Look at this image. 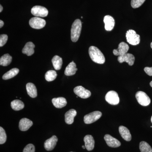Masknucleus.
<instances>
[{"instance_id": "nucleus-1", "label": "nucleus", "mask_w": 152, "mask_h": 152, "mask_svg": "<svg viewBox=\"0 0 152 152\" xmlns=\"http://www.w3.org/2000/svg\"><path fill=\"white\" fill-rule=\"evenodd\" d=\"M89 54L93 61L99 64H103L105 61L104 56L97 47L91 46L89 49Z\"/></svg>"}, {"instance_id": "nucleus-2", "label": "nucleus", "mask_w": 152, "mask_h": 152, "mask_svg": "<svg viewBox=\"0 0 152 152\" xmlns=\"http://www.w3.org/2000/svg\"><path fill=\"white\" fill-rule=\"evenodd\" d=\"M82 27L81 21L80 19H77L72 25L71 31V40L73 42H77L78 40L80 35Z\"/></svg>"}, {"instance_id": "nucleus-3", "label": "nucleus", "mask_w": 152, "mask_h": 152, "mask_svg": "<svg viewBox=\"0 0 152 152\" xmlns=\"http://www.w3.org/2000/svg\"><path fill=\"white\" fill-rule=\"evenodd\" d=\"M126 38L128 42L132 45H138L140 41V36L133 30H129L127 31Z\"/></svg>"}, {"instance_id": "nucleus-4", "label": "nucleus", "mask_w": 152, "mask_h": 152, "mask_svg": "<svg viewBox=\"0 0 152 152\" xmlns=\"http://www.w3.org/2000/svg\"><path fill=\"white\" fill-rule=\"evenodd\" d=\"M135 97L138 102L141 105L147 106L151 103V100L149 97L145 93L140 91L136 93Z\"/></svg>"}, {"instance_id": "nucleus-5", "label": "nucleus", "mask_w": 152, "mask_h": 152, "mask_svg": "<svg viewBox=\"0 0 152 152\" xmlns=\"http://www.w3.org/2000/svg\"><path fill=\"white\" fill-rule=\"evenodd\" d=\"M29 23L30 26L33 28L40 29L45 26L46 22L44 19L38 17H34L30 19Z\"/></svg>"}, {"instance_id": "nucleus-6", "label": "nucleus", "mask_w": 152, "mask_h": 152, "mask_svg": "<svg viewBox=\"0 0 152 152\" xmlns=\"http://www.w3.org/2000/svg\"><path fill=\"white\" fill-rule=\"evenodd\" d=\"M102 116V113L101 112L94 111L86 115L84 117V121L85 124H91L96 122Z\"/></svg>"}, {"instance_id": "nucleus-7", "label": "nucleus", "mask_w": 152, "mask_h": 152, "mask_svg": "<svg viewBox=\"0 0 152 152\" xmlns=\"http://www.w3.org/2000/svg\"><path fill=\"white\" fill-rule=\"evenodd\" d=\"M105 100L109 104L114 105L118 104L120 102L118 93L113 91H110L106 94Z\"/></svg>"}, {"instance_id": "nucleus-8", "label": "nucleus", "mask_w": 152, "mask_h": 152, "mask_svg": "<svg viewBox=\"0 0 152 152\" xmlns=\"http://www.w3.org/2000/svg\"><path fill=\"white\" fill-rule=\"evenodd\" d=\"M31 12L36 17L44 18L48 16V11L45 7L40 6H35L32 8Z\"/></svg>"}, {"instance_id": "nucleus-9", "label": "nucleus", "mask_w": 152, "mask_h": 152, "mask_svg": "<svg viewBox=\"0 0 152 152\" xmlns=\"http://www.w3.org/2000/svg\"><path fill=\"white\" fill-rule=\"evenodd\" d=\"M74 92L78 96L82 99H87L90 97L91 95L90 91L86 89L82 86L76 87L74 88Z\"/></svg>"}, {"instance_id": "nucleus-10", "label": "nucleus", "mask_w": 152, "mask_h": 152, "mask_svg": "<svg viewBox=\"0 0 152 152\" xmlns=\"http://www.w3.org/2000/svg\"><path fill=\"white\" fill-rule=\"evenodd\" d=\"M129 47L127 44L122 42L119 45L118 48L113 50L114 55L116 56H121L127 53Z\"/></svg>"}, {"instance_id": "nucleus-11", "label": "nucleus", "mask_w": 152, "mask_h": 152, "mask_svg": "<svg viewBox=\"0 0 152 152\" xmlns=\"http://www.w3.org/2000/svg\"><path fill=\"white\" fill-rule=\"evenodd\" d=\"M118 60L120 63L126 62L129 64V65L131 66H132L134 63L135 57L132 54L127 53L122 56H119Z\"/></svg>"}, {"instance_id": "nucleus-12", "label": "nucleus", "mask_w": 152, "mask_h": 152, "mask_svg": "<svg viewBox=\"0 0 152 152\" xmlns=\"http://www.w3.org/2000/svg\"><path fill=\"white\" fill-rule=\"evenodd\" d=\"M104 139L106 143L109 147L111 148H118L121 145V142L115 138L113 137L109 134H106L104 137Z\"/></svg>"}, {"instance_id": "nucleus-13", "label": "nucleus", "mask_w": 152, "mask_h": 152, "mask_svg": "<svg viewBox=\"0 0 152 152\" xmlns=\"http://www.w3.org/2000/svg\"><path fill=\"white\" fill-rule=\"evenodd\" d=\"M58 141V139L56 136H52L51 137L48 139L44 143L45 149L48 151H51L53 150L56 146Z\"/></svg>"}, {"instance_id": "nucleus-14", "label": "nucleus", "mask_w": 152, "mask_h": 152, "mask_svg": "<svg viewBox=\"0 0 152 152\" xmlns=\"http://www.w3.org/2000/svg\"><path fill=\"white\" fill-rule=\"evenodd\" d=\"M33 124V122L26 118H23L20 120L19 127L20 130L25 132L27 131Z\"/></svg>"}, {"instance_id": "nucleus-15", "label": "nucleus", "mask_w": 152, "mask_h": 152, "mask_svg": "<svg viewBox=\"0 0 152 152\" xmlns=\"http://www.w3.org/2000/svg\"><path fill=\"white\" fill-rule=\"evenodd\" d=\"M105 23V29L107 31H111L115 26V20L110 15H106L104 19Z\"/></svg>"}, {"instance_id": "nucleus-16", "label": "nucleus", "mask_w": 152, "mask_h": 152, "mask_svg": "<svg viewBox=\"0 0 152 152\" xmlns=\"http://www.w3.org/2000/svg\"><path fill=\"white\" fill-rule=\"evenodd\" d=\"M85 146L88 151H92L94 148L95 141L94 138L91 135H87L84 138Z\"/></svg>"}, {"instance_id": "nucleus-17", "label": "nucleus", "mask_w": 152, "mask_h": 152, "mask_svg": "<svg viewBox=\"0 0 152 152\" xmlns=\"http://www.w3.org/2000/svg\"><path fill=\"white\" fill-rule=\"evenodd\" d=\"M119 131L122 137L126 141H130L132 140V135L128 129L124 126H120Z\"/></svg>"}, {"instance_id": "nucleus-18", "label": "nucleus", "mask_w": 152, "mask_h": 152, "mask_svg": "<svg viewBox=\"0 0 152 152\" xmlns=\"http://www.w3.org/2000/svg\"><path fill=\"white\" fill-rule=\"evenodd\" d=\"M77 112L74 109H71L66 113L65 122L67 124L70 125L74 122V118L77 115Z\"/></svg>"}, {"instance_id": "nucleus-19", "label": "nucleus", "mask_w": 152, "mask_h": 152, "mask_svg": "<svg viewBox=\"0 0 152 152\" xmlns=\"http://www.w3.org/2000/svg\"><path fill=\"white\" fill-rule=\"evenodd\" d=\"M52 103L57 108H62L67 104V101L64 97L55 98L52 99Z\"/></svg>"}, {"instance_id": "nucleus-20", "label": "nucleus", "mask_w": 152, "mask_h": 152, "mask_svg": "<svg viewBox=\"0 0 152 152\" xmlns=\"http://www.w3.org/2000/svg\"><path fill=\"white\" fill-rule=\"evenodd\" d=\"M35 45L32 42H28L25 45L22 50V53L28 56H31L34 53Z\"/></svg>"}, {"instance_id": "nucleus-21", "label": "nucleus", "mask_w": 152, "mask_h": 152, "mask_svg": "<svg viewBox=\"0 0 152 152\" xmlns=\"http://www.w3.org/2000/svg\"><path fill=\"white\" fill-rule=\"evenodd\" d=\"M26 88L28 95L31 97L32 98L37 97V88L34 84L32 83H28L27 84Z\"/></svg>"}, {"instance_id": "nucleus-22", "label": "nucleus", "mask_w": 152, "mask_h": 152, "mask_svg": "<svg viewBox=\"0 0 152 152\" xmlns=\"http://www.w3.org/2000/svg\"><path fill=\"white\" fill-rule=\"evenodd\" d=\"M77 70V69L76 67L75 63L74 61H72L66 67L65 71V75L68 76L74 75L75 74Z\"/></svg>"}, {"instance_id": "nucleus-23", "label": "nucleus", "mask_w": 152, "mask_h": 152, "mask_svg": "<svg viewBox=\"0 0 152 152\" xmlns=\"http://www.w3.org/2000/svg\"><path fill=\"white\" fill-rule=\"evenodd\" d=\"M53 66L55 69L59 70L61 69L63 64V60L58 56H55L52 60Z\"/></svg>"}, {"instance_id": "nucleus-24", "label": "nucleus", "mask_w": 152, "mask_h": 152, "mask_svg": "<svg viewBox=\"0 0 152 152\" xmlns=\"http://www.w3.org/2000/svg\"><path fill=\"white\" fill-rule=\"evenodd\" d=\"M12 109L15 111H19L24 107V104L22 101L20 100H15L12 101L11 103Z\"/></svg>"}, {"instance_id": "nucleus-25", "label": "nucleus", "mask_w": 152, "mask_h": 152, "mask_svg": "<svg viewBox=\"0 0 152 152\" xmlns=\"http://www.w3.org/2000/svg\"><path fill=\"white\" fill-rule=\"evenodd\" d=\"M12 59V57L9 54L3 55L0 58V65L4 66H7L11 64Z\"/></svg>"}, {"instance_id": "nucleus-26", "label": "nucleus", "mask_w": 152, "mask_h": 152, "mask_svg": "<svg viewBox=\"0 0 152 152\" xmlns=\"http://www.w3.org/2000/svg\"><path fill=\"white\" fill-rule=\"evenodd\" d=\"M19 72V69L18 68H13L7 72L3 76V80H7L12 78L16 76Z\"/></svg>"}, {"instance_id": "nucleus-27", "label": "nucleus", "mask_w": 152, "mask_h": 152, "mask_svg": "<svg viewBox=\"0 0 152 152\" xmlns=\"http://www.w3.org/2000/svg\"><path fill=\"white\" fill-rule=\"evenodd\" d=\"M57 74L54 70H49L46 73L45 78L48 82H51L56 78Z\"/></svg>"}, {"instance_id": "nucleus-28", "label": "nucleus", "mask_w": 152, "mask_h": 152, "mask_svg": "<svg viewBox=\"0 0 152 152\" xmlns=\"http://www.w3.org/2000/svg\"><path fill=\"white\" fill-rule=\"evenodd\" d=\"M140 149L141 152H152L151 147L148 143L145 141L140 142Z\"/></svg>"}, {"instance_id": "nucleus-29", "label": "nucleus", "mask_w": 152, "mask_h": 152, "mask_svg": "<svg viewBox=\"0 0 152 152\" xmlns=\"http://www.w3.org/2000/svg\"><path fill=\"white\" fill-rule=\"evenodd\" d=\"M7 137L5 131L2 127H0V144L1 145L5 143Z\"/></svg>"}, {"instance_id": "nucleus-30", "label": "nucleus", "mask_w": 152, "mask_h": 152, "mask_svg": "<svg viewBox=\"0 0 152 152\" xmlns=\"http://www.w3.org/2000/svg\"><path fill=\"white\" fill-rule=\"evenodd\" d=\"M145 0H132L131 5L133 8H137L142 6Z\"/></svg>"}, {"instance_id": "nucleus-31", "label": "nucleus", "mask_w": 152, "mask_h": 152, "mask_svg": "<svg viewBox=\"0 0 152 152\" xmlns=\"http://www.w3.org/2000/svg\"><path fill=\"white\" fill-rule=\"evenodd\" d=\"M35 152V148L34 145L32 144H29L27 145L23 151V152Z\"/></svg>"}, {"instance_id": "nucleus-32", "label": "nucleus", "mask_w": 152, "mask_h": 152, "mask_svg": "<svg viewBox=\"0 0 152 152\" xmlns=\"http://www.w3.org/2000/svg\"><path fill=\"white\" fill-rule=\"evenodd\" d=\"M8 37L6 34H1L0 36V47L4 46L8 40Z\"/></svg>"}, {"instance_id": "nucleus-33", "label": "nucleus", "mask_w": 152, "mask_h": 152, "mask_svg": "<svg viewBox=\"0 0 152 152\" xmlns=\"http://www.w3.org/2000/svg\"><path fill=\"white\" fill-rule=\"evenodd\" d=\"M144 71L147 75H148L149 76H152V67H146L144 68Z\"/></svg>"}, {"instance_id": "nucleus-34", "label": "nucleus", "mask_w": 152, "mask_h": 152, "mask_svg": "<svg viewBox=\"0 0 152 152\" xmlns=\"http://www.w3.org/2000/svg\"><path fill=\"white\" fill-rule=\"evenodd\" d=\"M4 25V22H3L2 20H0V28H1Z\"/></svg>"}, {"instance_id": "nucleus-35", "label": "nucleus", "mask_w": 152, "mask_h": 152, "mask_svg": "<svg viewBox=\"0 0 152 152\" xmlns=\"http://www.w3.org/2000/svg\"><path fill=\"white\" fill-rule=\"evenodd\" d=\"M3 9L2 6H1V5H0V12H1L2 11H3Z\"/></svg>"}, {"instance_id": "nucleus-36", "label": "nucleus", "mask_w": 152, "mask_h": 152, "mask_svg": "<svg viewBox=\"0 0 152 152\" xmlns=\"http://www.w3.org/2000/svg\"><path fill=\"white\" fill-rule=\"evenodd\" d=\"M82 148H83L84 149H85L86 148V146H85V145H83L82 146Z\"/></svg>"}, {"instance_id": "nucleus-37", "label": "nucleus", "mask_w": 152, "mask_h": 152, "mask_svg": "<svg viewBox=\"0 0 152 152\" xmlns=\"http://www.w3.org/2000/svg\"><path fill=\"white\" fill-rule=\"evenodd\" d=\"M150 86H151L152 88V81L150 83Z\"/></svg>"}, {"instance_id": "nucleus-38", "label": "nucleus", "mask_w": 152, "mask_h": 152, "mask_svg": "<svg viewBox=\"0 0 152 152\" xmlns=\"http://www.w3.org/2000/svg\"><path fill=\"white\" fill-rule=\"evenodd\" d=\"M151 48L152 49V42H151Z\"/></svg>"}, {"instance_id": "nucleus-39", "label": "nucleus", "mask_w": 152, "mask_h": 152, "mask_svg": "<svg viewBox=\"0 0 152 152\" xmlns=\"http://www.w3.org/2000/svg\"><path fill=\"white\" fill-rule=\"evenodd\" d=\"M151 122L152 123V116L151 117Z\"/></svg>"}, {"instance_id": "nucleus-40", "label": "nucleus", "mask_w": 152, "mask_h": 152, "mask_svg": "<svg viewBox=\"0 0 152 152\" xmlns=\"http://www.w3.org/2000/svg\"></svg>"}]
</instances>
